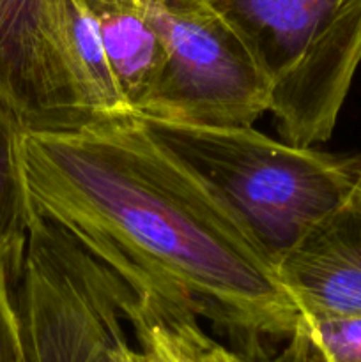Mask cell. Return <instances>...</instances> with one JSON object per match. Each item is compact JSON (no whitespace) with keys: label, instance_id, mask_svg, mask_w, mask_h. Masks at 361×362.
<instances>
[{"label":"cell","instance_id":"7c38bea8","mask_svg":"<svg viewBox=\"0 0 361 362\" xmlns=\"http://www.w3.org/2000/svg\"><path fill=\"white\" fill-rule=\"evenodd\" d=\"M21 264L0 247V362H25L23 334L13 279L20 278Z\"/></svg>","mask_w":361,"mask_h":362},{"label":"cell","instance_id":"8992f818","mask_svg":"<svg viewBox=\"0 0 361 362\" xmlns=\"http://www.w3.org/2000/svg\"><path fill=\"white\" fill-rule=\"evenodd\" d=\"M166 66L147 112L138 117L251 126L269 112L260 67L212 0H142Z\"/></svg>","mask_w":361,"mask_h":362},{"label":"cell","instance_id":"6da1fadb","mask_svg":"<svg viewBox=\"0 0 361 362\" xmlns=\"http://www.w3.org/2000/svg\"><path fill=\"white\" fill-rule=\"evenodd\" d=\"M21 156L35 214L130 290L180 304L246 345L297 331L301 311L275 262L134 115L23 129Z\"/></svg>","mask_w":361,"mask_h":362},{"label":"cell","instance_id":"4fadbf2b","mask_svg":"<svg viewBox=\"0 0 361 362\" xmlns=\"http://www.w3.org/2000/svg\"><path fill=\"white\" fill-rule=\"evenodd\" d=\"M115 362H142L140 352H138L137 345H133L130 336H127V338L119 345Z\"/></svg>","mask_w":361,"mask_h":362},{"label":"cell","instance_id":"9c48e42d","mask_svg":"<svg viewBox=\"0 0 361 362\" xmlns=\"http://www.w3.org/2000/svg\"><path fill=\"white\" fill-rule=\"evenodd\" d=\"M124 315L142 362H243L212 338L200 318L172 300L124 285Z\"/></svg>","mask_w":361,"mask_h":362},{"label":"cell","instance_id":"30bf717a","mask_svg":"<svg viewBox=\"0 0 361 362\" xmlns=\"http://www.w3.org/2000/svg\"><path fill=\"white\" fill-rule=\"evenodd\" d=\"M23 127L0 101V247L23 260L35 219L21 156Z\"/></svg>","mask_w":361,"mask_h":362},{"label":"cell","instance_id":"5bb4252c","mask_svg":"<svg viewBox=\"0 0 361 362\" xmlns=\"http://www.w3.org/2000/svg\"><path fill=\"white\" fill-rule=\"evenodd\" d=\"M243 362H253V361H250V359H243ZM271 362H287L285 359H283V357L282 356H280L278 357V359H276V361H271Z\"/></svg>","mask_w":361,"mask_h":362},{"label":"cell","instance_id":"5b68a950","mask_svg":"<svg viewBox=\"0 0 361 362\" xmlns=\"http://www.w3.org/2000/svg\"><path fill=\"white\" fill-rule=\"evenodd\" d=\"M18 279L25 362H115L124 283L69 233L35 214Z\"/></svg>","mask_w":361,"mask_h":362},{"label":"cell","instance_id":"ba28073f","mask_svg":"<svg viewBox=\"0 0 361 362\" xmlns=\"http://www.w3.org/2000/svg\"><path fill=\"white\" fill-rule=\"evenodd\" d=\"M120 94L133 115L147 112L166 57L142 0H85Z\"/></svg>","mask_w":361,"mask_h":362},{"label":"cell","instance_id":"7a4b0ae2","mask_svg":"<svg viewBox=\"0 0 361 362\" xmlns=\"http://www.w3.org/2000/svg\"><path fill=\"white\" fill-rule=\"evenodd\" d=\"M134 117L218 194L276 265L361 184V154L301 147L253 126Z\"/></svg>","mask_w":361,"mask_h":362},{"label":"cell","instance_id":"8fae6325","mask_svg":"<svg viewBox=\"0 0 361 362\" xmlns=\"http://www.w3.org/2000/svg\"><path fill=\"white\" fill-rule=\"evenodd\" d=\"M283 357L289 362H361V315L303 313Z\"/></svg>","mask_w":361,"mask_h":362},{"label":"cell","instance_id":"277c9868","mask_svg":"<svg viewBox=\"0 0 361 362\" xmlns=\"http://www.w3.org/2000/svg\"><path fill=\"white\" fill-rule=\"evenodd\" d=\"M0 101L25 131L133 115L85 0H0Z\"/></svg>","mask_w":361,"mask_h":362},{"label":"cell","instance_id":"52a82bcc","mask_svg":"<svg viewBox=\"0 0 361 362\" xmlns=\"http://www.w3.org/2000/svg\"><path fill=\"white\" fill-rule=\"evenodd\" d=\"M276 269L301 315H361V184Z\"/></svg>","mask_w":361,"mask_h":362},{"label":"cell","instance_id":"3957f363","mask_svg":"<svg viewBox=\"0 0 361 362\" xmlns=\"http://www.w3.org/2000/svg\"><path fill=\"white\" fill-rule=\"evenodd\" d=\"M260 67L285 141L335 131L361 62V0H212Z\"/></svg>","mask_w":361,"mask_h":362}]
</instances>
